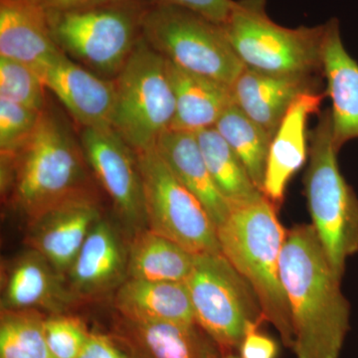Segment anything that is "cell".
<instances>
[{
    "mask_svg": "<svg viewBox=\"0 0 358 358\" xmlns=\"http://www.w3.org/2000/svg\"><path fill=\"white\" fill-rule=\"evenodd\" d=\"M129 243L128 279L185 282L194 266V254L154 231H138Z\"/></svg>",
    "mask_w": 358,
    "mask_h": 358,
    "instance_id": "cb8c5ba5",
    "label": "cell"
},
{
    "mask_svg": "<svg viewBox=\"0 0 358 358\" xmlns=\"http://www.w3.org/2000/svg\"><path fill=\"white\" fill-rule=\"evenodd\" d=\"M218 358H240L237 352L222 353Z\"/></svg>",
    "mask_w": 358,
    "mask_h": 358,
    "instance_id": "e575fe53",
    "label": "cell"
},
{
    "mask_svg": "<svg viewBox=\"0 0 358 358\" xmlns=\"http://www.w3.org/2000/svg\"><path fill=\"white\" fill-rule=\"evenodd\" d=\"M77 358H129L110 334L90 331L88 338Z\"/></svg>",
    "mask_w": 358,
    "mask_h": 358,
    "instance_id": "d6a6232c",
    "label": "cell"
},
{
    "mask_svg": "<svg viewBox=\"0 0 358 358\" xmlns=\"http://www.w3.org/2000/svg\"><path fill=\"white\" fill-rule=\"evenodd\" d=\"M280 272L296 358H339L350 329V303L312 224L287 231Z\"/></svg>",
    "mask_w": 358,
    "mask_h": 358,
    "instance_id": "6da1fadb",
    "label": "cell"
},
{
    "mask_svg": "<svg viewBox=\"0 0 358 358\" xmlns=\"http://www.w3.org/2000/svg\"><path fill=\"white\" fill-rule=\"evenodd\" d=\"M138 159L148 229L173 240L194 255L221 253L217 228L208 212L176 178L157 148L138 152Z\"/></svg>",
    "mask_w": 358,
    "mask_h": 358,
    "instance_id": "30bf717a",
    "label": "cell"
},
{
    "mask_svg": "<svg viewBox=\"0 0 358 358\" xmlns=\"http://www.w3.org/2000/svg\"><path fill=\"white\" fill-rule=\"evenodd\" d=\"M110 334L129 358H218L223 353L196 324L138 322L117 313Z\"/></svg>",
    "mask_w": 358,
    "mask_h": 358,
    "instance_id": "9a60e30c",
    "label": "cell"
},
{
    "mask_svg": "<svg viewBox=\"0 0 358 358\" xmlns=\"http://www.w3.org/2000/svg\"><path fill=\"white\" fill-rule=\"evenodd\" d=\"M155 148L176 178L201 202L217 228L229 214L230 204L207 169L196 134L169 129Z\"/></svg>",
    "mask_w": 358,
    "mask_h": 358,
    "instance_id": "603a6c76",
    "label": "cell"
},
{
    "mask_svg": "<svg viewBox=\"0 0 358 358\" xmlns=\"http://www.w3.org/2000/svg\"><path fill=\"white\" fill-rule=\"evenodd\" d=\"M322 46V76L326 95L331 101V126L334 145L341 148L358 138V62L346 51L339 21H327Z\"/></svg>",
    "mask_w": 358,
    "mask_h": 358,
    "instance_id": "d6986e66",
    "label": "cell"
},
{
    "mask_svg": "<svg viewBox=\"0 0 358 358\" xmlns=\"http://www.w3.org/2000/svg\"><path fill=\"white\" fill-rule=\"evenodd\" d=\"M47 11H66L80 10V9L90 8L109 3L110 0H37Z\"/></svg>",
    "mask_w": 358,
    "mask_h": 358,
    "instance_id": "836d02e7",
    "label": "cell"
},
{
    "mask_svg": "<svg viewBox=\"0 0 358 358\" xmlns=\"http://www.w3.org/2000/svg\"><path fill=\"white\" fill-rule=\"evenodd\" d=\"M286 234L277 208L266 197L253 203L231 205L229 214L217 227L221 254L249 282L266 322L277 329L284 345L293 350V322L280 272Z\"/></svg>",
    "mask_w": 358,
    "mask_h": 358,
    "instance_id": "3957f363",
    "label": "cell"
},
{
    "mask_svg": "<svg viewBox=\"0 0 358 358\" xmlns=\"http://www.w3.org/2000/svg\"><path fill=\"white\" fill-rule=\"evenodd\" d=\"M150 2L103 4L80 10L47 11L54 41L67 57L113 80L126 64L143 32Z\"/></svg>",
    "mask_w": 358,
    "mask_h": 358,
    "instance_id": "8992f818",
    "label": "cell"
},
{
    "mask_svg": "<svg viewBox=\"0 0 358 358\" xmlns=\"http://www.w3.org/2000/svg\"><path fill=\"white\" fill-rule=\"evenodd\" d=\"M326 96V93L317 92L299 96L273 136L262 192L277 209L284 202L289 180L308 157V119L320 112Z\"/></svg>",
    "mask_w": 358,
    "mask_h": 358,
    "instance_id": "e0dca14e",
    "label": "cell"
},
{
    "mask_svg": "<svg viewBox=\"0 0 358 358\" xmlns=\"http://www.w3.org/2000/svg\"><path fill=\"white\" fill-rule=\"evenodd\" d=\"M129 244L119 228L101 219L66 274L78 301L99 299L117 291L128 280Z\"/></svg>",
    "mask_w": 358,
    "mask_h": 358,
    "instance_id": "4fadbf2b",
    "label": "cell"
},
{
    "mask_svg": "<svg viewBox=\"0 0 358 358\" xmlns=\"http://www.w3.org/2000/svg\"><path fill=\"white\" fill-rule=\"evenodd\" d=\"M196 136L207 169L230 206L253 203L265 197L217 129H202Z\"/></svg>",
    "mask_w": 358,
    "mask_h": 358,
    "instance_id": "d4e9b609",
    "label": "cell"
},
{
    "mask_svg": "<svg viewBox=\"0 0 358 358\" xmlns=\"http://www.w3.org/2000/svg\"><path fill=\"white\" fill-rule=\"evenodd\" d=\"M113 3H129V2L138 1V0H110Z\"/></svg>",
    "mask_w": 358,
    "mask_h": 358,
    "instance_id": "d590c367",
    "label": "cell"
},
{
    "mask_svg": "<svg viewBox=\"0 0 358 358\" xmlns=\"http://www.w3.org/2000/svg\"><path fill=\"white\" fill-rule=\"evenodd\" d=\"M260 326L250 327L245 334L238 355L240 358H277V343L259 331Z\"/></svg>",
    "mask_w": 358,
    "mask_h": 358,
    "instance_id": "1f68e13d",
    "label": "cell"
},
{
    "mask_svg": "<svg viewBox=\"0 0 358 358\" xmlns=\"http://www.w3.org/2000/svg\"><path fill=\"white\" fill-rule=\"evenodd\" d=\"M150 3L181 7L223 25L229 17L235 0H148Z\"/></svg>",
    "mask_w": 358,
    "mask_h": 358,
    "instance_id": "4dcf8cb0",
    "label": "cell"
},
{
    "mask_svg": "<svg viewBox=\"0 0 358 358\" xmlns=\"http://www.w3.org/2000/svg\"><path fill=\"white\" fill-rule=\"evenodd\" d=\"M214 128L241 160L254 185L263 192L273 136L234 103L223 113Z\"/></svg>",
    "mask_w": 358,
    "mask_h": 358,
    "instance_id": "484cf974",
    "label": "cell"
},
{
    "mask_svg": "<svg viewBox=\"0 0 358 358\" xmlns=\"http://www.w3.org/2000/svg\"><path fill=\"white\" fill-rule=\"evenodd\" d=\"M76 301L65 275L35 250L21 253L7 270L1 310H43L59 315Z\"/></svg>",
    "mask_w": 358,
    "mask_h": 358,
    "instance_id": "2e32d148",
    "label": "cell"
},
{
    "mask_svg": "<svg viewBox=\"0 0 358 358\" xmlns=\"http://www.w3.org/2000/svg\"><path fill=\"white\" fill-rule=\"evenodd\" d=\"M79 138L92 173L129 236L145 229L143 179L136 150L112 126L80 129Z\"/></svg>",
    "mask_w": 358,
    "mask_h": 358,
    "instance_id": "8fae6325",
    "label": "cell"
},
{
    "mask_svg": "<svg viewBox=\"0 0 358 358\" xmlns=\"http://www.w3.org/2000/svg\"><path fill=\"white\" fill-rule=\"evenodd\" d=\"M45 336L54 358H77L88 338L90 331L77 317L64 313L45 319Z\"/></svg>",
    "mask_w": 358,
    "mask_h": 358,
    "instance_id": "f546056e",
    "label": "cell"
},
{
    "mask_svg": "<svg viewBox=\"0 0 358 358\" xmlns=\"http://www.w3.org/2000/svg\"><path fill=\"white\" fill-rule=\"evenodd\" d=\"M45 319L36 310H1L0 358H54L45 336Z\"/></svg>",
    "mask_w": 358,
    "mask_h": 358,
    "instance_id": "4316f807",
    "label": "cell"
},
{
    "mask_svg": "<svg viewBox=\"0 0 358 358\" xmlns=\"http://www.w3.org/2000/svg\"><path fill=\"white\" fill-rule=\"evenodd\" d=\"M185 282L195 322L223 353H238L250 327L266 322L253 288L221 253L196 255Z\"/></svg>",
    "mask_w": 358,
    "mask_h": 358,
    "instance_id": "9c48e42d",
    "label": "cell"
},
{
    "mask_svg": "<svg viewBox=\"0 0 358 358\" xmlns=\"http://www.w3.org/2000/svg\"><path fill=\"white\" fill-rule=\"evenodd\" d=\"M102 218L94 193L72 197L27 222L25 242L66 277L89 233Z\"/></svg>",
    "mask_w": 358,
    "mask_h": 358,
    "instance_id": "7c38bea8",
    "label": "cell"
},
{
    "mask_svg": "<svg viewBox=\"0 0 358 358\" xmlns=\"http://www.w3.org/2000/svg\"><path fill=\"white\" fill-rule=\"evenodd\" d=\"M46 90L36 69L0 56V99L42 112L48 106Z\"/></svg>",
    "mask_w": 358,
    "mask_h": 358,
    "instance_id": "83f0119b",
    "label": "cell"
},
{
    "mask_svg": "<svg viewBox=\"0 0 358 358\" xmlns=\"http://www.w3.org/2000/svg\"><path fill=\"white\" fill-rule=\"evenodd\" d=\"M37 0H0V56L38 70L60 53Z\"/></svg>",
    "mask_w": 358,
    "mask_h": 358,
    "instance_id": "ffe728a7",
    "label": "cell"
},
{
    "mask_svg": "<svg viewBox=\"0 0 358 358\" xmlns=\"http://www.w3.org/2000/svg\"><path fill=\"white\" fill-rule=\"evenodd\" d=\"M42 113L0 99V154H16L31 138Z\"/></svg>",
    "mask_w": 358,
    "mask_h": 358,
    "instance_id": "f1b7e54d",
    "label": "cell"
},
{
    "mask_svg": "<svg viewBox=\"0 0 358 358\" xmlns=\"http://www.w3.org/2000/svg\"><path fill=\"white\" fill-rule=\"evenodd\" d=\"M36 71L80 129L110 126L115 100L113 80L86 69L62 51Z\"/></svg>",
    "mask_w": 358,
    "mask_h": 358,
    "instance_id": "5bb4252c",
    "label": "cell"
},
{
    "mask_svg": "<svg viewBox=\"0 0 358 358\" xmlns=\"http://www.w3.org/2000/svg\"><path fill=\"white\" fill-rule=\"evenodd\" d=\"M166 65L176 99L171 129L196 134L214 128L223 113L234 103L231 87L167 60Z\"/></svg>",
    "mask_w": 358,
    "mask_h": 358,
    "instance_id": "44dd1931",
    "label": "cell"
},
{
    "mask_svg": "<svg viewBox=\"0 0 358 358\" xmlns=\"http://www.w3.org/2000/svg\"><path fill=\"white\" fill-rule=\"evenodd\" d=\"M317 76L272 75L245 69L231 86L233 102L252 121L274 136L299 96L317 93Z\"/></svg>",
    "mask_w": 358,
    "mask_h": 358,
    "instance_id": "ac0fdd59",
    "label": "cell"
},
{
    "mask_svg": "<svg viewBox=\"0 0 358 358\" xmlns=\"http://www.w3.org/2000/svg\"><path fill=\"white\" fill-rule=\"evenodd\" d=\"M114 307L117 315L138 322L196 324L185 282L128 279L115 291Z\"/></svg>",
    "mask_w": 358,
    "mask_h": 358,
    "instance_id": "7402d4cb",
    "label": "cell"
},
{
    "mask_svg": "<svg viewBox=\"0 0 358 358\" xmlns=\"http://www.w3.org/2000/svg\"><path fill=\"white\" fill-rule=\"evenodd\" d=\"M90 171L79 134L47 106L27 143L1 155V192L29 222L65 200L94 193Z\"/></svg>",
    "mask_w": 358,
    "mask_h": 358,
    "instance_id": "7a4b0ae2",
    "label": "cell"
},
{
    "mask_svg": "<svg viewBox=\"0 0 358 358\" xmlns=\"http://www.w3.org/2000/svg\"><path fill=\"white\" fill-rule=\"evenodd\" d=\"M266 0H236L224 31L246 69L272 75H322L326 24L284 27L268 17Z\"/></svg>",
    "mask_w": 358,
    "mask_h": 358,
    "instance_id": "5b68a950",
    "label": "cell"
},
{
    "mask_svg": "<svg viewBox=\"0 0 358 358\" xmlns=\"http://www.w3.org/2000/svg\"><path fill=\"white\" fill-rule=\"evenodd\" d=\"M143 39L173 64L232 86L245 69L222 25L181 7L148 3Z\"/></svg>",
    "mask_w": 358,
    "mask_h": 358,
    "instance_id": "ba28073f",
    "label": "cell"
},
{
    "mask_svg": "<svg viewBox=\"0 0 358 358\" xmlns=\"http://www.w3.org/2000/svg\"><path fill=\"white\" fill-rule=\"evenodd\" d=\"M113 81L110 126L138 154L155 148L160 136L171 129L176 114L166 59L141 36Z\"/></svg>",
    "mask_w": 358,
    "mask_h": 358,
    "instance_id": "52a82bcc",
    "label": "cell"
},
{
    "mask_svg": "<svg viewBox=\"0 0 358 358\" xmlns=\"http://www.w3.org/2000/svg\"><path fill=\"white\" fill-rule=\"evenodd\" d=\"M308 143L303 186L312 225L331 267L343 279L346 261L358 253V197L339 169L331 109L320 115Z\"/></svg>",
    "mask_w": 358,
    "mask_h": 358,
    "instance_id": "277c9868",
    "label": "cell"
}]
</instances>
